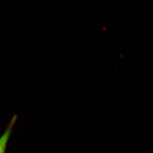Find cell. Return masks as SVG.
I'll list each match as a JSON object with an SVG mask.
<instances>
[{
    "mask_svg": "<svg viewBox=\"0 0 153 153\" xmlns=\"http://www.w3.org/2000/svg\"><path fill=\"white\" fill-rule=\"evenodd\" d=\"M17 116L16 115H14L10 119V121L8 123L5 130L2 133V135L0 136V153L6 152L8 143L10 139L13 128L17 122Z\"/></svg>",
    "mask_w": 153,
    "mask_h": 153,
    "instance_id": "obj_1",
    "label": "cell"
}]
</instances>
